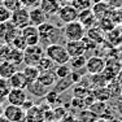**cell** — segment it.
Returning <instances> with one entry per match:
<instances>
[{"instance_id":"6da1fadb","label":"cell","mask_w":122,"mask_h":122,"mask_svg":"<svg viewBox=\"0 0 122 122\" xmlns=\"http://www.w3.org/2000/svg\"><path fill=\"white\" fill-rule=\"evenodd\" d=\"M38 31H39V38L40 43L44 44L46 47L49 44H57L60 40L64 38V33L61 29H59L56 25L51 24V22H44L40 26H38ZM65 39V38H64Z\"/></svg>"},{"instance_id":"7a4b0ae2","label":"cell","mask_w":122,"mask_h":122,"mask_svg":"<svg viewBox=\"0 0 122 122\" xmlns=\"http://www.w3.org/2000/svg\"><path fill=\"white\" fill-rule=\"evenodd\" d=\"M44 53L56 65H65V64H69V61H70V56L65 48V44H61V43L47 46L44 49Z\"/></svg>"},{"instance_id":"3957f363","label":"cell","mask_w":122,"mask_h":122,"mask_svg":"<svg viewBox=\"0 0 122 122\" xmlns=\"http://www.w3.org/2000/svg\"><path fill=\"white\" fill-rule=\"evenodd\" d=\"M86 31L87 29L78 20L66 24L62 29L64 38L66 39V42H81L86 36Z\"/></svg>"},{"instance_id":"277c9868","label":"cell","mask_w":122,"mask_h":122,"mask_svg":"<svg viewBox=\"0 0 122 122\" xmlns=\"http://www.w3.org/2000/svg\"><path fill=\"white\" fill-rule=\"evenodd\" d=\"M46 56L44 48L40 44L35 46H27V48L24 51V62L26 65H33L36 66L39 61Z\"/></svg>"},{"instance_id":"5b68a950","label":"cell","mask_w":122,"mask_h":122,"mask_svg":"<svg viewBox=\"0 0 122 122\" xmlns=\"http://www.w3.org/2000/svg\"><path fill=\"white\" fill-rule=\"evenodd\" d=\"M3 116L10 122H25L26 121V110L22 107H17L8 104L3 109Z\"/></svg>"},{"instance_id":"8992f818","label":"cell","mask_w":122,"mask_h":122,"mask_svg":"<svg viewBox=\"0 0 122 122\" xmlns=\"http://www.w3.org/2000/svg\"><path fill=\"white\" fill-rule=\"evenodd\" d=\"M10 22L17 29H20V30L29 26L30 25V13H29V9L25 7H21L20 9L14 10L12 13V17H10Z\"/></svg>"},{"instance_id":"52a82bcc","label":"cell","mask_w":122,"mask_h":122,"mask_svg":"<svg viewBox=\"0 0 122 122\" xmlns=\"http://www.w3.org/2000/svg\"><path fill=\"white\" fill-rule=\"evenodd\" d=\"M78 14H79V12L71 4H64V5H61V8L59 9V12H57V17H59V20L62 24L66 25L69 22L77 21Z\"/></svg>"},{"instance_id":"ba28073f","label":"cell","mask_w":122,"mask_h":122,"mask_svg":"<svg viewBox=\"0 0 122 122\" xmlns=\"http://www.w3.org/2000/svg\"><path fill=\"white\" fill-rule=\"evenodd\" d=\"M105 66H107L105 60L100 56H91L86 61V71L91 75L101 74L103 70L105 69Z\"/></svg>"},{"instance_id":"9c48e42d","label":"cell","mask_w":122,"mask_h":122,"mask_svg":"<svg viewBox=\"0 0 122 122\" xmlns=\"http://www.w3.org/2000/svg\"><path fill=\"white\" fill-rule=\"evenodd\" d=\"M5 100L8 101V104L22 107L25 104V101L27 100V91L24 88H12Z\"/></svg>"},{"instance_id":"30bf717a","label":"cell","mask_w":122,"mask_h":122,"mask_svg":"<svg viewBox=\"0 0 122 122\" xmlns=\"http://www.w3.org/2000/svg\"><path fill=\"white\" fill-rule=\"evenodd\" d=\"M22 36L25 38L27 46H35V44H40V38H39V31H38L36 26L29 25L25 29L21 30Z\"/></svg>"},{"instance_id":"8fae6325","label":"cell","mask_w":122,"mask_h":122,"mask_svg":"<svg viewBox=\"0 0 122 122\" xmlns=\"http://www.w3.org/2000/svg\"><path fill=\"white\" fill-rule=\"evenodd\" d=\"M78 21L88 30V29L94 27V26L96 25L97 18H96V16H95V13L92 12V8H91V9H86V10L79 12V14H78Z\"/></svg>"},{"instance_id":"7c38bea8","label":"cell","mask_w":122,"mask_h":122,"mask_svg":"<svg viewBox=\"0 0 122 122\" xmlns=\"http://www.w3.org/2000/svg\"><path fill=\"white\" fill-rule=\"evenodd\" d=\"M29 13H30V25L36 26V27L42 24H44V22H47L48 20V16L40 9V7L29 9Z\"/></svg>"},{"instance_id":"4fadbf2b","label":"cell","mask_w":122,"mask_h":122,"mask_svg":"<svg viewBox=\"0 0 122 122\" xmlns=\"http://www.w3.org/2000/svg\"><path fill=\"white\" fill-rule=\"evenodd\" d=\"M39 7L47 16H55L61 8V3L59 0H40Z\"/></svg>"},{"instance_id":"5bb4252c","label":"cell","mask_w":122,"mask_h":122,"mask_svg":"<svg viewBox=\"0 0 122 122\" xmlns=\"http://www.w3.org/2000/svg\"><path fill=\"white\" fill-rule=\"evenodd\" d=\"M8 81H9V85L12 88H24V90H26L27 88V85H29L22 71H16Z\"/></svg>"},{"instance_id":"9a60e30c","label":"cell","mask_w":122,"mask_h":122,"mask_svg":"<svg viewBox=\"0 0 122 122\" xmlns=\"http://www.w3.org/2000/svg\"><path fill=\"white\" fill-rule=\"evenodd\" d=\"M38 82L47 88H51L57 82V75L55 74V71H43L38 78Z\"/></svg>"},{"instance_id":"2e32d148","label":"cell","mask_w":122,"mask_h":122,"mask_svg":"<svg viewBox=\"0 0 122 122\" xmlns=\"http://www.w3.org/2000/svg\"><path fill=\"white\" fill-rule=\"evenodd\" d=\"M16 71H18L16 64L10 62V61H3V62L0 64V78L9 79Z\"/></svg>"},{"instance_id":"e0dca14e","label":"cell","mask_w":122,"mask_h":122,"mask_svg":"<svg viewBox=\"0 0 122 122\" xmlns=\"http://www.w3.org/2000/svg\"><path fill=\"white\" fill-rule=\"evenodd\" d=\"M65 48H66V51H68L70 59L71 57H77V56H82L86 52L81 42H66Z\"/></svg>"},{"instance_id":"ac0fdd59","label":"cell","mask_w":122,"mask_h":122,"mask_svg":"<svg viewBox=\"0 0 122 122\" xmlns=\"http://www.w3.org/2000/svg\"><path fill=\"white\" fill-rule=\"evenodd\" d=\"M21 71L24 73V75H25V78H26V81H27L29 85L33 83V82H36L38 78H39V75H40V70L38 69V66H33V65H26Z\"/></svg>"},{"instance_id":"d6986e66","label":"cell","mask_w":122,"mask_h":122,"mask_svg":"<svg viewBox=\"0 0 122 122\" xmlns=\"http://www.w3.org/2000/svg\"><path fill=\"white\" fill-rule=\"evenodd\" d=\"M26 90H27L29 92H31L34 96H38V97H44L49 92V91H48L49 88H47V87H44V86H42L39 82H38V81H36V82L30 83Z\"/></svg>"},{"instance_id":"ffe728a7","label":"cell","mask_w":122,"mask_h":122,"mask_svg":"<svg viewBox=\"0 0 122 122\" xmlns=\"http://www.w3.org/2000/svg\"><path fill=\"white\" fill-rule=\"evenodd\" d=\"M20 34H21V30H20V29H17L16 26H14L12 22L9 21V24H8V29H7V33H5V36H4V40H3V42L10 44V43H12L13 40L20 35Z\"/></svg>"},{"instance_id":"44dd1931","label":"cell","mask_w":122,"mask_h":122,"mask_svg":"<svg viewBox=\"0 0 122 122\" xmlns=\"http://www.w3.org/2000/svg\"><path fill=\"white\" fill-rule=\"evenodd\" d=\"M86 56L82 55V56H77V57H71L70 61H69V65H70L71 70L74 71H81L82 69H86Z\"/></svg>"},{"instance_id":"7402d4cb","label":"cell","mask_w":122,"mask_h":122,"mask_svg":"<svg viewBox=\"0 0 122 122\" xmlns=\"http://www.w3.org/2000/svg\"><path fill=\"white\" fill-rule=\"evenodd\" d=\"M36 66L40 70V73H43V71H53L55 68H56V64H55L51 59H48L47 56H44L39 61V64H38Z\"/></svg>"},{"instance_id":"603a6c76","label":"cell","mask_w":122,"mask_h":122,"mask_svg":"<svg viewBox=\"0 0 122 122\" xmlns=\"http://www.w3.org/2000/svg\"><path fill=\"white\" fill-rule=\"evenodd\" d=\"M73 79H71V77L69 75V77H66V78H62V79H60L59 81V83H55V86H53V91H56L57 94H60V91L62 92V91H65V90H68L69 87H70L71 85H73Z\"/></svg>"},{"instance_id":"cb8c5ba5","label":"cell","mask_w":122,"mask_h":122,"mask_svg":"<svg viewBox=\"0 0 122 122\" xmlns=\"http://www.w3.org/2000/svg\"><path fill=\"white\" fill-rule=\"evenodd\" d=\"M55 74L57 75V78L59 79H62V78H66L69 77V75L71 74V68L69 64H65V65H56V68H55Z\"/></svg>"},{"instance_id":"d4e9b609","label":"cell","mask_w":122,"mask_h":122,"mask_svg":"<svg viewBox=\"0 0 122 122\" xmlns=\"http://www.w3.org/2000/svg\"><path fill=\"white\" fill-rule=\"evenodd\" d=\"M86 35L88 38H91L92 40H95L96 43H100L101 40H103V30H101L100 27L94 26V27L88 29V30L86 31Z\"/></svg>"},{"instance_id":"484cf974","label":"cell","mask_w":122,"mask_h":122,"mask_svg":"<svg viewBox=\"0 0 122 122\" xmlns=\"http://www.w3.org/2000/svg\"><path fill=\"white\" fill-rule=\"evenodd\" d=\"M70 4L73 5V7L78 10V12H82V10L91 9V8H92L91 0H71Z\"/></svg>"},{"instance_id":"4316f807","label":"cell","mask_w":122,"mask_h":122,"mask_svg":"<svg viewBox=\"0 0 122 122\" xmlns=\"http://www.w3.org/2000/svg\"><path fill=\"white\" fill-rule=\"evenodd\" d=\"M13 47L8 43H3V46H0V57L3 61H9L10 55H12Z\"/></svg>"},{"instance_id":"83f0119b","label":"cell","mask_w":122,"mask_h":122,"mask_svg":"<svg viewBox=\"0 0 122 122\" xmlns=\"http://www.w3.org/2000/svg\"><path fill=\"white\" fill-rule=\"evenodd\" d=\"M12 87L9 85V81L4 79V78H0V97L3 99H7L8 94L10 92Z\"/></svg>"},{"instance_id":"f1b7e54d","label":"cell","mask_w":122,"mask_h":122,"mask_svg":"<svg viewBox=\"0 0 122 122\" xmlns=\"http://www.w3.org/2000/svg\"><path fill=\"white\" fill-rule=\"evenodd\" d=\"M10 46L16 49H20V51H25V49L27 48V43H26L25 38L22 36V34H20V35L10 43Z\"/></svg>"},{"instance_id":"f546056e","label":"cell","mask_w":122,"mask_h":122,"mask_svg":"<svg viewBox=\"0 0 122 122\" xmlns=\"http://www.w3.org/2000/svg\"><path fill=\"white\" fill-rule=\"evenodd\" d=\"M1 4L4 5L5 8H8V9L10 10V12H14V10L20 9V8L22 7L21 4V0H3Z\"/></svg>"},{"instance_id":"4dcf8cb0","label":"cell","mask_w":122,"mask_h":122,"mask_svg":"<svg viewBox=\"0 0 122 122\" xmlns=\"http://www.w3.org/2000/svg\"><path fill=\"white\" fill-rule=\"evenodd\" d=\"M9 61L13 62V64H16V65H20L21 62H24V51H20V49L13 48Z\"/></svg>"},{"instance_id":"1f68e13d","label":"cell","mask_w":122,"mask_h":122,"mask_svg":"<svg viewBox=\"0 0 122 122\" xmlns=\"http://www.w3.org/2000/svg\"><path fill=\"white\" fill-rule=\"evenodd\" d=\"M81 43H82V46H83V48H85V51L86 52H88V51H94V49H96L97 48V43L95 42V40H92L91 38H88V36H85L82 40H81Z\"/></svg>"},{"instance_id":"d6a6232c","label":"cell","mask_w":122,"mask_h":122,"mask_svg":"<svg viewBox=\"0 0 122 122\" xmlns=\"http://www.w3.org/2000/svg\"><path fill=\"white\" fill-rule=\"evenodd\" d=\"M10 17H12V12L0 3V22H9Z\"/></svg>"},{"instance_id":"836d02e7","label":"cell","mask_w":122,"mask_h":122,"mask_svg":"<svg viewBox=\"0 0 122 122\" xmlns=\"http://www.w3.org/2000/svg\"><path fill=\"white\" fill-rule=\"evenodd\" d=\"M22 7L27 8V9H31V8H36L39 7L40 0H21Z\"/></svg>"},{"instance_id":"e575fe53","label":"cell","mask_w":122,"mask_h":122,"mask_svg":"<svg viewBox=\"0 0 122 122\" xmlns=\"http://www.w3.org/2000/svg\"><path fill=\"white\" fill-rule=\"evenodd\" d=\"M46 97H47V100L49 101V104H53L55 101L59 99V94H57L56 91H53V90H52V91H49L48 94L46 95Z\"/></svg>"},{"instance_id":"d590c367","label":"cell","mask_w":122,"mask_h":122,"mask_svg":"<svg viewBox=\"0 0 122 122\" xmlns=\"http://www.w3.org/2000/svg\"><path fill=\"white\" fill-rule=\"evenodd\" d=\"M8 24L9 22H0V40H4L5 33H7V29H8Z\"/></svg>"},{"instance_id":"8d00e7d4","label":"cell","mask_w":122,"mask_h":122,"mask_svg":"<svg viewBox=\"0 0 122 122\" xmlns=\"http://www.w3.org/2000/svg\"><path fill=\"white\" fill-rule=\"evenodd\" d=\"M59 1L61 3V5H64V4H70L71 0H59Z\"/></svg>"},{"instance_id":"74e56055","label":"cell","mask_w":122,"mask_h":122,"mask_svg":"<svg viewBox=\"0 0 122 122\" xmlns=\"http://www.w3.org/2000/svg\"><path fill=\"white\" fill-rule=\"evenodd\" d=\"M95 122H109L107 118H97V120H95Z\"/></svg>"},{"instance_id":"f35d334b","label":"cell","mask_w":122,"mask_h":122,"mask_svg":"<svg viewBox=\"0 0 122 122\" xmlns=\"http://www.w3.org/2000/svg\"><path fill=\"white\" fill-rule=\"evenodd\" d=\"M0 122H10L9 120H7V118L4 117V116H0Z\"/></svg>"},{"instance_id":"ab89813d","label":"cell","mask_w":122,"mask_h":122,"mask_svg":"<svg viewBox=\"0 0 122 122\" xmlns=\"http://www.w3.org/2000/svg\"><path fill=\"white\" fill-rule=\"evenodd\" d=\"M101 1H104V0H91L92 5H95V4H99V3H101Z\"/></svg>"},{"instance_id":"60d3db41","label":"cell","mask_w":122,"mask_h":122,"mask_svg":"<svg viewBox=\"0 0 122 122\" xmlns=\"http://www.w3.org/2000/svg\"><path fill=\"white\" fill-rule=\"evenodd\" d=\"M0 116H3V109L0 108Z\"/></svg>"},{"instance_id":"b9f144b4","label":"cell","mask_w":122,"mask_h":122,"mask_svg":"<svg viewBox=\"0 0 122 122\" xmlns=\"http://www.w3.org/2000/svg\"><path fill=\"white\" fill-rule=\"evenodd\" d=\"M3 62V60H1V57H0V64H1Z\"/></svg>"},{"instance_id":"7bdbcfd3","label":"cell","mask_w":122,"mask_h":122,"mask_svg":"<svg viewBox=\"0 0 122 122\" xmlns=\"http://www.w3.org/2000/svg\"><path fill=\"white\" fill-rule=\"evenodd\" d=\"M1 1H3V0H0V3H1Z\"/></svg>"}]
</instances>
